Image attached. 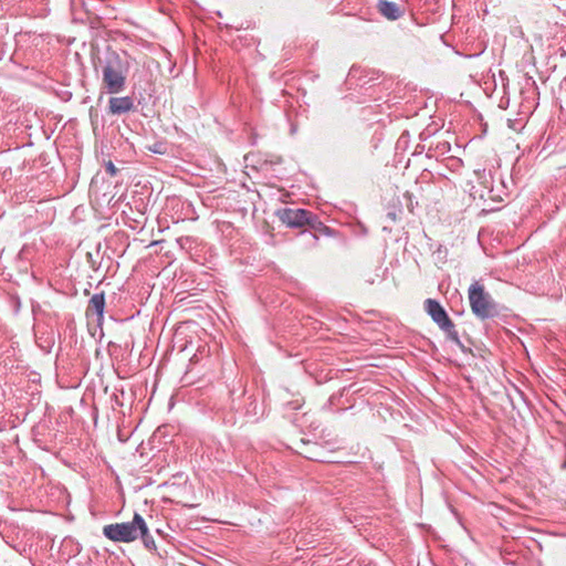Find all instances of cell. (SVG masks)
Returning <instances> with one entry per match:
<instances>
[{
    "label": "cell",
    "instance_id": "1",
    "mask_svg": "<svg viewBox=\"0 0 566 566\" xmlns=\"http://www.w3.org/2000/svg\"><path fill=\"white\" fill-rule=\"evenodd\" d=\"M469 301L475 314L482 320L495 315V306L480 284H472L469 290Z\"/></svg>",
    "mask_w": 566,
    "mask_h": 566
},
{
    "label": "cell",
    "instance_id": "2",
    "mask_svg": "<svg viewBox=\"0 0 566 566\" xmlns=\"http://www.w3.org/2000/svg\"><path fill=\"white\" fill-rule=\"evenodd\" d=\"M425 310L427 313L430 315V318L437 323V325L445 331L447 334L450 335V338L457 340L455 328H453L452 322L448 318L445 310L441 308L440 304L435 300H427L425 302Z\"/></svg>",
    "mask_w": 566,
    "mask_h": 566
},
{
    "label": "cell",
    "instance_id": "3",
    "mask_svg": "<svg viewBox=\"0 0 566 566\" xmlns=\"http://www.w3.org/2000/svg\"><path fill=\"white\" fill-rule=\"evenodd\" d=\"M278 216L281 220L290 227H304L315 226V217L304 210H291L283 209L278 211Z\"/></svg>",
    "mask_w": 566,
    "mask_h": 566
},
{
    "label": "cell",
    "instance_id": "4",
    "mask_svg": "<svg viewBox=\"0 0 566 566\" xmlns=\"http://www.w3.org/2000/svg\"><path fill=\"white\" fill-rule=\"evenodd\" d=\"M105 536L114 541L129 542L136 538V528L133 524H115L105 527Z\"/></svg>",
    "mask_w": 566,
    "mask_h": 566
},
{
    "label": "cell",
    "instance_id": "5",
    "mask_svg": "<svg viewBox=\"0 0 566 566\" xmlns=\"http://www.w3.org/2000/svg\"><path fill=\"white\" fill-rule=\"evenodd\" d=\"M378 8L381 10L382 14L387 17L390 20H395L397 18H399L403 15V11L399 6L394 3H387L382 2L378 4Z\"/></svg>",
    "mask_w": 566,
    "mask_h": 566
},
{
    "label": "cell",
    "instance_id": "6",
    "mask_svg": "<svg viewBox=\"0 0 566 566\" xmlns=\"http://www.w3.org/2000/svg\"><path fill=\"white\" fill-rule=\"evenodd\" d=\"M110 107L113 113H124V112H127L132 109V101L128 97L112 98Z\"/></svg>",
    "mask_w": 566,
    "mask_h": 566
},
{
    "label": "cell",
    "instance_id": "7",
    "mask_svg": "<svg viewBox=\"0 0 566 566\" xmlns=\"http://www.w3.org/2000/svg\"><path fill=\"white\" fill-rule=\"evenodd\" d=\"M105 79H107V83L109 85L110 89H120L121 86L123 85L124 82V79L121 76L120 73H117L114 69H109L107 70V74H105Z\"/></svg>",
    "mask_w": 566,
    "mask_h": 566
}]
</instances>
